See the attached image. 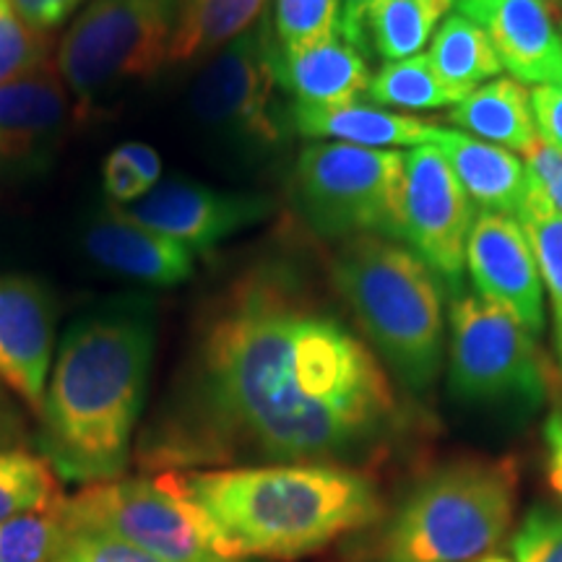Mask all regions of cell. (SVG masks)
Returning a JSON list of instances; mask_svg holds the SVG:
<instances>
[{
  "instance_id": "obj_39",
  "label": "cell",
  "mask_w": 562,
  "mask_h": 562,
  "mask_svg": "<svg viewBox=\"0 0 562 562\" xmlns=\"http://www.w3.org/2000/svg\"><path fill=\"white\" fill-rule=\"evenodd\" d=\"M544 446H547V476L552 490L562 497V406L554 409L544 422Z\"/></svg>"
},
{
  "instance_id": "obj_30",
  "label": "cell",
  "mask_w": 562,
  "mask_h": 562,
  "mask_svg": "<svg viewBox=\"0 0 562 562\" xmlns=\"http://www.w3.org/2000/svg\"><path fill=\"white\" fill-rule=\"evenodd\" d=\"M50 34L32 30L9 0H0V83L50 63Z\"/></svg>"
},
{
  "instance_id": "obj_38",
  "label": "cell",
  "mask_w": 562,
  "mask_h": 562,
  "mask_svg": "<svg viewBox=\"0 0 562 562\" xmlns=\"http://www.w3.org/2000/svg\"><path fill=\"white\" fill-rule=\"evenodd\" d=\"M117 154L128 161L131 170L146 182V188H149V191L157 186L161 178V161H159V154L154 151L151 146L138 144V140H128V144L117 146Z\"/></svg>"
},
{
  "instance_id": "obj_10",
  "label": "cell",
  "mask_w": 562,
  "mask_h": 562,
  "mask_svg": "<svg viewBox=\"0 0 562 562\" xmlns=\"http://www.w3.org/2000/svg\"><path fill=\"white\" fill-rule=\"evenodd\" d=\"M68 531H102L167 562H232L220 554L211 533L165 474L112 480L83 487L63 501Z\"/></svg>"
},
{
  "instance_id": "obj_19",
  "label": "cell",
  "mask_w": 562,
  "mask_h": 562,
  "mask_svg": "<svg viewBox=\"0 0 562 562\" xmlns=\"http://www.w3.org/2000/svg\"><path fill=\"white\" fill-rule=\"evenodd\" d=\"M292 128L302 138L336 140L364 149H417L438 140L440 125L419 121L406 112L385 110L381 104L351 100L334 108H300L290 104Z\"/></svg>"
},
{
  "instance_id": "obj_29",
  "label": "cell",
  "mask_w": 562,
  "mask_h": 562,
  "mask_svg": "<svg viewBox=\"0 0 562 562\" xmlns=\"http://www.w3.org/2000/svg\"><path fill=\"white\" fill-rule=\"evenodd\" d=\"M66 501V497H63ZM63 501L50 510L0 524V562H55L68 539Z\"/></svg>"
},
{
  "instance_id": "obj_21",
  "label": "cell",
  "mask_w": 562,
  "mask_h": 562,
  "mask_svg": "<svg viewBox=\"0 0 562 562\" xmlns=\"http://www.w3.org/2000/svg\"><path fill=\"white\" fill-rule=\"evenodd\" d=\"M456 131L503 146L513 154H529L539 144V131L531 115V94L516 79H492L446 112Z\"/></svg>"
},
{
  "instance_id": "obj_2",
  "label": "cell",
  "mask_w": 562,
  "mask_h": 562,
  "mask_svg": "<svg viewBox=\"0 0 562 562\" xmlns=\"http://www.w3.org/2000/svg\"><path fill=\"white\" fill-rule=\"evenodd\" d=\"M157 313L140 294L104 300L68 326L40 409V448L68 482L121 480L149 391Z\"/></svg>"
},
{
  "instance_id": "obj_35",
  "label": "cell",
  "mask_w": 562,
  "mask_h": 562,
  "mask_svg": "<svg viewBox=\"0 0 562 562\" xmlns=\"http://www.w3.org/2000/svg\"><path fill=\"white\" fill-rule=\"evenodd\" d=\"M9 3L24 24L42 34H50L79 11L83 0H9Z\"/></svg>"
},
{
  "instance_id": "obj_1",
  "label": "cell",
  "mask_w": 562,
  "mask_h": 562,
  "mask_svg": "<svg viewBox=\"0 0 562 562\" xmlns=\"http://www.w3.org/2000/svg\"><path fill=\"white\" fill-rule=\"evenodd\" d=\"M389 370L290 258L245 266L195 323L138 459L161 472L258 463L360 469L412 432Z\"/></svg>"
},
{
  "instance_id": "obj_17",
  "label": "cell",
  "mask_w": 562,
  "mask_h": 562,
  "mask_svg": "<svg viewBox=\"0 0 562 562\" xmlns=\"http://www.w3.org/2000/svg\"><path fill=\"white\" fill-rule=\"evenodd\" d=\"M83 250L104 271L138 284L178 286L195 273V256L186 245L133 222L117 206L91 216Z\"/></svg>"
},
{
  "instance_id": "obj_34",
  "label": "cell",
  "mask_w": 562,
  "mask_h": 562,
  "mask_svg": "<svg viewBox=\"0 0 562 562\" xmlns=\"http://www.w3.org/2000/svg\"><path fill=\"white\" fill-rule=\"evenodd\" d=\"M531 115L537 123L539 138L552 149L562 151V83H542L531 87Z\"/></svg>"
},
{
  "instance_id": "obj_5",
  "label": "cell",
  "mask_w": 562,
  "mask_h": 562,
  "mask_svg": "<svg viewBox=\"0 0 562 562\" xmlns=\"http://www.w3.org/2000/svg\"><path fill=\"white\" fill-rule=\"evenodd\" d=\"M518 472L508 459H459L425 474L393 510L378 562H476L516 518Z\"/></svg>"
},
{
  "instance_id": "obj_8",
  "label": "cell",
  "mask_w": 562,
  "mask_h": 562,
  "mask_svg": "<svg viewBox=\"0 0 562 562\" xmlns=\"http://www.w3.org/2000/svg\"><path fill=\"white\" fill-rule=\"evenodd\" d=\"M195 123L248 161L269 159L294 133L273 63L269 16L211 55L191 89Z\"/></svg>"
},
{
  "instance_id": "obj_23",
  "label": "cell",
  "mask_w": 562,
  "mask_h": 562,
  "mask_svg": "<svg viewBox=\"0 0 562 562\" xmlns=\"http://www.w3.org/2000/svg\"><path fill=\"white\" fill-rule=\"evenodd\" d=\"M432 68L451 87L472 94L476 87L503 74V63L480 24L463 13H451L440 21L427 50Z\"/></svg>"
},
{
  "instance_id": "obj_9",
  "label": "cell",
  "mask_w": 562,
  "mask_h": 562,
  "mask_svg": "<svg viewBox=\"0 0 562 562\" xmlns=\"http://www.w3.org/2000/svg\"><path fill=\"white\" fill-rule=\"evenodd\" d=\"M448 389L480 409L537 412L547 396L537 339L461 284L448 302Z\"/></svg>"
},
{
  "instance_id": "obj_20",
  "label": "cell",
  "mask_w": 562,
  "mask_h": 562,
  "mask_svg": "<svg viewBox=\"0 0 562 562\" xmlns=\"http://www.w3.org/2000/svg\"><path fill=\"white\" fill-rule=\"evenodd\" d=\"M432 146L451 165L474 206L518 216L529 188V172L516 154L446 125H440L438 140Z\"/></svg>"
},
{
  "instance_id": "obj_43",
  "label": "cell",
  "mask_w": 562,
  "mask_h": 562,
  "mask_svg": "<svg viewBox=\"0 0 562 562\" xmlns=\"http://www.w3.org/2000/svg\"><path fill=\"white\" fill-rule=\"evenodd\" d=\"M558 355H560V362H562V344H558Z\"/></svg>"
},
{
  "instance_id": "obj_36",
  "label": "cell",
  "mask_w": 562,
  "mask_h": 562,
  "mask_svg": "<svg viewBox=\"0 0 562 562\" xmlns=\"http://www.w3.org/2000/svg\"><path fill=\"white\" fill-rule=\"evenodd\" d=\"M102 180H104V193L115 206H128V203L144 199L149 193L146 182L131 170V165L125 161L117 149L104 159L102 167Z\"/></svg>"
},
{
  "instance_id": "obj_37",
  "label": "cell",
  "mask_w": 562,
  "mask_h": 562,
  "mask_svg": "<svg viewBox=\"0 0 562 562\" xmlns=\"http://www.w3.org/2000/svg\"><path fill=\"white\" fill-rule=\"evenodd\" d=\"M378 3H381V0H341V21H339L341 37L351 42V45H355L357 50H362L364 55L370 53L368 16Z\"/></svg>"
},
{
  "instance_id": "obj_11",
  "label": "cell",
  "mask_w": 562,
  "mask_h": 562,
  "mask_svg": "<svg viewBox=\"0 0 562 562\" xmlns=\"http://www.w3.org/2000/svg\"><path fill=\"white\" fill-rule=\"evenodd\" d=\"M404 245L430 266L435 277L459 286L476 206L435 146L404 151Z\"/></svg>"
},
{
  "instance_id": "obj_41",
  "label": "cell",
  "mask_w": 562,
  "mask_h": 562,
  "mask_svg": "<svg viewBox=\"0 0 562 562\" xmlns=\"http://www.w3.org/2000/svg\"><path fill=\"white\" fill-rule=\"evenodd\" d=\"M0 438H3V409H0Z\"/></svg>"
},
{
  "instance_id": "obj_14",
  "label": "cell",
  "mask_w": 562,
  "mask_h": 562,
  "mask_svg": "<svg viewBox=\"0 0 562 562\" xmlns=\"http://www.w3.org/2000/svg\"><path fill=\"white\" fill-rule=\"evenodd\" d=\"M474 292L513 315L533 339L544 331V284L531 243L516 216L476 211L467 240Z\"/></svg>"
},
{
  "instance_id": "obj_25",
  "label": "cell",
  "mask_w": 562,
  "mask_h": 562,
  "mask_svg": "<svg viewBox=\"0 0 562 562\" xmlns=\"http://www.w3.org/2000/svg\"><path fill=\"white\" fill-rule=\"evenodd\" d=\"M448 11L442 0H381L368 16L370 47L383 63L419 55Z\"/></svg>"
},
{
  "instance_id": "obj_22",
  "label": "cell",
  "mask_w": 562,
  "mask_h": 562,
  "mask_svg": "<svg viewBox=\"0 0 562 562\" xmlns=\"http://www.w3.org/2000/svg\"><path fill=\"white\" fill-rule=\"evenodd\" d=\"M269 0H182L170 63L209 60L258 24Z\"/></svg>"
},
{
  "instance_id": "obj_18",
  "label": "cell",
  "mask_w": 562,
  "mask_h": 562,
  "mask_svg": "<svg viewBox=\"0 0 562 562\" xmlns=\"http://www.w3.org/2000/svg\"><path fill=\"white\" fill-rule=\"evenodd\" d=\"M273 63L290 104L334 108L368 94L372 68L368 55L339 34L297 53H279L273 42Z\"/></svg>"
},
{
  "instance_id": "obj_31",
  "label": "cell",
  "mask_w": 562,
  "mask_h": 562,
  "mask_svg": "<svg viewBox=\"0 0 562 562\" xmlns=\"http://www.w3.org/2000/svg\"><path fill=\"white\" fill-rule=\"evenodd\" d=\"M513 562H562V510L537 505L513 533Z\"/></svg>"
},
{
  "instance_id": "obj_27",
  "label": "cell",
  "mask_w": 562,
  "mask_h": 562,
  "mask_svg": "<svg viewBox=\"0 0 562 562\" xmlns=\"http://www.w3.org/2000/svg\"><path fill=\"white\" fill-rule=\"evenodd\" d=\"M516 220L521 222L526 237H529L539 273H542L544 294L550 297L554 341L562 344V214L529 180Z\"/></svg>"
},
{
  "instance_id": "obj_12",
  "label": "cell",
  "mask_w": 562,
  "mask_h": 562,
  "mask_svg": "<svg viewBox=\"0 0 562 562\" xmlns=\"http://www.w3.org/2000/svg\"><path fill=\"white\" fill-rule=\"evenodd\" d=\"M117 209L133 222L186 245L193 256H206L240 232L269 220L277 203L263 193L222 191L191 178H170L157 182L144 199Z\"/></svg>"
},
{
  "instance_id": "obj_28",
  "label": "cell",
  "mask_w": 562,
  "mask_h": 562,
  "mask_svg": "<svg viewBox=\"0 0 562 562\" xmlns=\"http://www.w3.org/2000/svg\"><path fill=\"white\" fill-rule=\"evenodd\" d=\"M341 0H273L269 16L279 53H297L339 34Z\"/></svg>"
},
{
  "instance_id": "obj_6",
  "label": "cell",
  "mask_w": 562,
  "mask_h": 562,
  "mask_svg": "<svg viewBox=\"0 0 562 562\" xmlns=\"http://www.w3.org/2000/svg\"><path fill=\"white\" fill-rule=\"evenodd\" d=\"M404 154L311 140L294 159L292 201L321 240L375 235L404 243Z\"/></svg>"
},
{
  "instance_id": "obj_3",
  "label": "cell",
  "mask_w": 562,
  "mask_h": 562,
  "mask_svg": "<svg viewBox=\"0 0 562 562\" xmlns=\"http://www.w3.org/2000/svg\"><path fill=\"white\" fill-rule=\"evenodd\" d=\"M199 510L211 542L232 562L297 560L381 516L378 487L360 469L334 463L161 472Z\"/></svg>"
},
{
  "instance_id": "obj_33",
  "label": "cell",
  "mask_w": 562,
  "mask_h": 562,
  "mask_svg": "<svg viewBox=\"0 0 562 562\" xmlns=\"http://www.w3.org/2000/svg\"><path fill=\"white\" fill-rule=\"evenodd\" d=\"M524 165L526 172H529V180L562 214V151L552 149L544 140H539L524 157Z\"/></svg>"
},
{
  "instance_id": "obj_42",
  "label": "cell",
  "mask_w": 562,
  "mask_h": 562,
  "mask_svg": "<svg viewBox=\"0 0 562 562\" xmlns=\"http://www.w3.org/2000/svg\"><path fill=\"white\" fill-rule=\"evenodd\" d=\"M442 3H446V5H456V3H459V0H442Z\"/></svg>"
},
{
  "instance_id": "obj_7",
  "label": "cell",
  "mask_w": 562,
  "mask_h": 562,
  "mask_svg": "<svg viewBox=\"0 0 562 562\" xmlns=\"http://www.w3.org/2000/svg\"><path fill=\"white\" fill-rule=\"evenodd\" d=\"M182 0H91L63 37L55 66L74 115H89L131 81L149 79L170 63Z\"/></svg>"
},
{
  "instance_id": "obj_32",
  "label": "cell",
  "mask_w": 562,
  "mask_h": 562,
  "mask_svg": "<svg viewBox=\"0 0 562 562\" xmlns=\"http://www.w3.org/2000/svg\"><path fill=\"white\" fill-rule=\"evenodd\" d=\"M55 562H167L102 531H70Z\"/></svg>"
},
{
  "instance_id": "obj_24",
  "label": "cell",
  "mask_w": 562,
  "mask_h": 562,
  "mask_svg": "<svg viewBox=\"0 0 562 562\" xmlns=\"http://www.w3.org/2000/svg\"><path fill=\"white\" fill-rule=\"evenodd\" d=\"M463 91L448 83L438 70L432 68L427 53L412 55L406 60L383 63L372 74L368 87V100L381 104L385 110L396 112H430L451 110L463 100Z\"/></svg>"
},
{
  "instance_id": "obj_15",
  "label": "cell",
  "mask_w": 562,
  "mask_h": 562,
  "mask_svg": "<svg viewBox=\"0 0 562 562\" xmlns=\"http://www.w3.org/2000/svg\"><path fill=\"white\" fill-rule=\"evenodd\" d=\"M55 351V300L21 273L0 277V383L32 412L42 409Z\"/></svg>"
},
{
  "instance_id": "obj_16",
  "label": "cell",
  "mask_w": 562,
  "mask_h": 562,
  "mask_svg": "<svg viewBox=\"0 0 562 562\" xmlns=\"http://www.w3.org/2000/svg\"><path fill=\"white\" fill-rule=\"evenodd\" d=\"M456 11L482 26L524 87L562 83V26L547 0H459Z\"/></svg>"
},
{
  "instance_id": "obj_4",
  "label": "cell",
  "mask_w": 562,
  "mask_h": 562,
  "mask_svg": "<svg viewBox=\"0 0 562 562\" xmlns=\"http://www.w3.org/2000/svg\"><path fill=\"white\" fill-rule=\"evenodd\" d=\"M328 281L378 360L406 391L427 396L440 375L448 328L430 266L404 243L364 235L339 243L328 258Z\"/></svg>"
},
{
  "instance_id": "obj_40",
  "label": "cell",
  "mask_w": 562,
  "mask_h": 562,
  "mask_svg": "<svg viewBox=\"0 0 562 562\" xmlns=\"http://www.w3.org/2000/svg\"><path fill=\"white\" fill-rule=\"evenodd\" d=\"M476 562H513V560H505V558H497V554H487V558L476 560Z\"/></svg>"
},
{
  "instance_id": "obj_13",
  "label": "cell",
  "mask_w": 562,
  "mask_h": 562,
  "mask_svg": "<svg viewBox=\"0 0 562 562\" xmlns=\"http://www.w3.org/2000/svg\"><path fill=\"white\" fill-rule=\"evenodd\" d=\"M70 117V94L55 58L0 83V188H16L50 170Z\"/></svg>"
},
{
  "instance_id": "obj_26",
  "label": "cell",
  "mask_w": 562,
  "mask_h": 562,
  "mask_svg": "<svg viewBox=\"0 0 562 562\" xmlns=\"http://www.w3.org/2000/svg\"><path fill=\"white\" fill-rule=\"evenodd\" d=\"M60 501L55 469L45 456L24 448H0V524L50 510Z\"/></svg>"
}]
</instances>
